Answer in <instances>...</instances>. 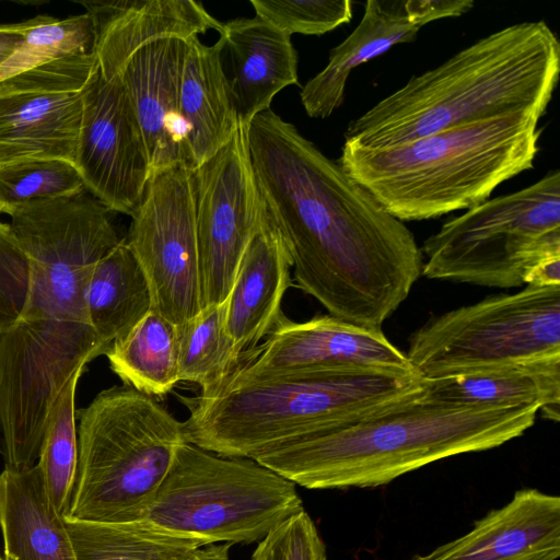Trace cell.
Here are the masks:
<instances>
[{"instance_id":"6da1fadb","label":"cell","mask_w":560,"mask_h":560,"mask_svg":"<svg viewBox=\"0 0 560 560\" xmlns=\"http://www.w3.org/2000/svg\"><path fill=\"white\" fill-rule=\"evenodd\" d=\"M86 191L28 201L0 219V434L5 467L34 466L52 405L104 349L85 294L121 238Z\"/></svg>"},{"instance_id":"7a4b0ae2","label":"cell","mask_w":560,"mask_h":560,"mask_svg":"<svg viewBox=\"0 0 560 560\" xmlns=\"http://www.w3.org/2000/svg\"><path fill=\"white\" fill-rule=\"evenodd\" d=\"M245 133L259 195L298 288L329 315L381 329L422 275L411 231L270 108Z\"/></svg>"},{"instance_id":"3957f363","label":"cell","mask_w":560,"mask_h":560,"mask_svg":"<svg viewBox=\"0 0 560 560\" xmlns=\"http://www.w3.org/2000/svg\"><path fill=\"white\" fill-rule=\"evenodd\" d=\"M538 411L433 401L423 384L252 459L307 489L377 488L434 462L499 447L533 427Z\"/></svg>"},{"instance_id":"277c9868","label":"cell","mask_w":560,"mask_h":560,"mask_svg":"<svg viewBox=\"0 0 560 560\" xmlns=\"http://www.w3.org/2000/svg\"><path fill=\"white\" fill-rule=\"evenodd\" d=\"M560 71V44L544 21L498 30L353 119L345 142L368 149L398 145L494 116H544Z\"/></svg>"},{"instance_id":"5b68a950","label":"cell","mask_w":560,"mask_h":560,"mask_svg":"<svg viewBox=\"0 0 560 560\" xmlns=\"http://www.w3.org/2000/svg\"><path fill=\"white\" fill-rule=\"evenodd\" d=\"M541 117L494 116L383 149L345 142L338 163L401 222L433 219L488 200L532 168Z\"/></svg>"},{"instance_id":"8992f818","label":"cell","mask_w":560,"mask_h":560,"mask_svg":"<svg viewBox=\"0 0 560 560\" xmlns=\"http://www.w3.org/2000/svg\"><path fill=\"white\" fill-rule=\"evenodd\" d=\"M416 370L342 365L187 398L186 442L254 458L423 388Z\"/></svg>"},{"instance_id":"52a82bcc","label":"cell","mask_w":560,"mask_h":560,"mask_svg":"<svg viewBox=\"0 0 560 560\" xmlns=\"http://www.w3.org/2000/svg\"><path fill=\"white\" fill-rule=\"evenodd\" d=\"M77 419L75 482L63 517L139 521L186 442L183 422L124 384L100 392Z\"/></svg>"},{"instance_id":"ba28073f","label":"cell","mask_w":560,"mask_h":560,"mask_svg":"<svg viewBox=\"0 0 560 560\" xmlns=\"http://www.w3.org/2000/svg\"><path fill=\"white\" fill-rule=\"evenodd\" d=\"M295 486L252 458L184 442L140 520L212 544L260 541L304 510Z\"/></svg>"},{"instance_id":"9c48e42d","label":"cell","mask_w":560,"mask_h":560,"mask_svg":"<svg viewBox=\"0 0 560 560\" xmlns=\"http://www.w3.org/2000/svg\"><path fill=\"white\" fill-rule=\"evenodd\" d=\"M429 279L511 289L560 257V173L486 200L445 222L422 246Z\"/></svg>"},{"instance_id":"30bf717a","label":"cell","mask_w":560,"mask_h":560,"mask_svg":"<svg viewBox=\"0 0 560 560\" xmlns=\"http://www.w3.org/2000/svg\"><path fill=\"white\" fill-rule=\"evenodd\" d=\"M405 354L425 380L560 357V285L525 284L430 318Z\"/></svg>"},{"instance_id":"8fae6325","label":"cell","mask_w":560,"mask_h":560,"mask_svg":"<svg viewBox=\"0 0 560 560\" xmlns=\"http://www.w3.org/2000/svg\"><path fill=\"white\" fill-rule=\"evenodd\" d=\"M124 238L145 276L152 311L178 326L202 310L192 168L151 175Z\"/></svg>"},{"instance_id":"7c38bea8","label":"cell","mask_w":560,"mask_h":560,"mask_svg":"<svg viewBox=\"0 0 560 560\" xmlns=\"http://www.w3.org/2000/svg\"><path fill=\"white\" fill-rule=\"evenodd\" d=\"M194 186L203 308L228 299L264 212L242 125L194 170Z\"/></svg>"},{"instance_id":"4fadbf2b","label":"cell","mask_w":560,"mask_h":560,"mask_svg":"<svg viewBox=\"0 0 560 560\" xmlns=\"http://www.w3.org/2000/svg\"><path fill=\"white\" fill-rule=\"evenodd\" d=\"M95 52L50 61L0 82V166L31 160L73 163L82 92Z\"/></svg>"},{"instance_id":"5bb4252c","label":"cell","mask_w":560,"mask_h":560,"mask_svg":"<svg viewBox=\"0 0 560 560\" xmlns=\"http://www.w3.org/2000/svg\"><path fill=\"white\" fill-rule=\"evenodd\" d=\"M73 164L85 189L109 211L132 215L152 175L144 137L119 77L98 68L82 92Z\"/></svg>"},{"instance_id":"9a60e30c","label":"cell","mask_w":560,"mask_h":560,"mask_svg":"<svg viewBox=\"0 0 560 560\" xmlns=\"http://www.w3.org/2000/svg\"><path fill=\"white\" fill-rule=\"evenodd\" d=\"M342 365L415 370L382 329L363 328L329 314L302 323L283 314L266 340L241 358L219 390Z\"/></svg>"},{"instance_id":"2e32d148","label":"cell","mask_w":560,"mask_h":560,"mask_svg":"<svg viewBox=\"0 0 560 560\" xmlns=\"http://www.w3.org/2000/svg\"><path fill=\"white\" fill-rule=\"evenodd\" d=\"M474 7L470 0H369L350 35L330 49L326 67L310 79L300 96L312 118H327L345 98L346 84L357 67L393 46L412 42L425 24L456 18Z\"/></svg>"},{"instance_id":"e0dca14e","label":"cell","mask_w":560,"mask_h":560,"mask_svg":"<svg viewBox=\"0 0 560 560\" xmlns=\"http://www.w3.org/2000/svg\"><path fill=\"white\" fill-rule=\"evenodd\" d=\"M186 47L178 38L147 44L119 75L144 137L152 174L178 164L194 170L179 106Z\"/></svg>"},{"instance_id":"ac0fdd59","label":"cell","mask_w":560,"mask_h":560,"mask_svg":"<svg viewBox=\"0 0 560 560\" xmlns=\"http://www.w3.org/2000/svg\"><path fill=\"white\" fill-rule=\"evenodd\" d=\"M560 497L534 488L513 493L475 521L469 532L409 560H557Z\"/></svg>"},{"instance_id":"d6986e66","label":"cell","mask_w":560,"mask_h":560,"mask_svg":"<svg viewBox=\"0 0 560 560\" xmlns=\"http://www.w3.org/2000/svg\"><path fill=\"white\" fill-rule=\"evenodd\" d=\"M95 31L98 70L106 80L119 77L141 47L164 38L187 40L222 23L194 0H113L81 2Z\"/></svg>"},{"instance_id":"ffe728a7","label":"cell","mask_w":560,"mask_h":560,"mask_svg":"<svg viewBox=\"0 0 560 560\" xmlns=\"http://www.w3.org/2000/svg\"><path fill=\"white\" fill-rule=\"evenodd\" d=\"M291 269L288 249L264 207L226 299L225 326L241 358L258 347L283 315Z\"/></svg>"},{"instance_id":"44dd1931","label":"cell","mask_w":560,"mask_h":560,"mask_svg":"<svg viewBox=\"0 0 560 560\" xmlns=\"http://www.w3.org/2000/svg\"><path fill=\"white\" fill-rule=\"evenodd\" d=\"M220 36L229 54L238 121L246 128L270 108L276 94L298 83V54L289 34L257 15L222 23Z\"/></svg>"},{"instance_id":"7402d4cb","label":"cell","mask_w":560,"mask_h":560,"mask_svg":"<svg viewBox=\"0 0 560 560\" xmlns=\"http://www.w3.org/2000/svg\"><path fill=\"white\" fill-rule=\"evenodd\" d=\"M179 106L194 170L234 136L240 121L223 67L224 39L205 45L198 36L186 40Z\"/></svg>"},{"instance_id":"603a6c76","label":"cell","mask_w":560,"mask_h":560,"mask_svg":"<svg viewBox=\"0 0 560 560\" xmlns=\"http://www.w3.org/2000/svg\"><path fill=\"white\" fill-rule=\"evenodd\" d=\"M424 397L468 406H538L545 418L558 421L560 357L424 378Z\"/></svg>"},{"instance_id":"cb8c5ba5","label":"cell","mask_w":560,"mask_h":560,"mask_svg":"<svg viewBox=\"0 0 560 560\" xmlns=\"http://www.w3.org/2000/svg\"><path fill=\"white\" fill-rule=\"evenodd\" d=\"M0 529L3 560H77L36 465L0 472Z\"/></svg>"},{"instance_id":"d4e9b609","label":"cell","mask_w":560,"mask_h":560,"mask_svg":"<svg viewBox=\"0 0 560 560\" xmlns=\"http://www.w3.org/2000/svg\"><path fill=\"white\" fill-rule=\"evenodd\" d=\"M85 301L104 355L151 311L145 276L125 238L96 262Z\"/></svg>"},{"instance_id":"484cf974","label":"cell","mask_w":560,"mask_h":560,"mask_svg":"<svg viewBox=\"0 0 560 560\" xmlns=\"http://www.w3.org/2000/svg\"><path fill=\"white\" fill-rule=\"evenodd\" d=\"M63 518L77 560H191L200 548L212 544L142 520Z\"/></svg>"},{"instance_id":"4316f807","label":"cell","mask_w":560,"mask_h":560,"mask_svg":"<svg viewBox=\"0 0 560 560\" xmlns=\"http://www.w3.org/2000/svg\"><path fill=\"white\" fill-rule=\"evenodd\" d=\"M105 355L124 385L145 395L164 396L179 382L176 326L152 310Z\"/></svg>"},{"instance_id":"83f0119b","label":"cell","mask_w":560,"mask_h":560,"mask_svg":"<svg viewBox=\"0 0 560 560\" xmlns=\"http://www.w3.org/2000/svg\"><path fill=\"white\" fill-rule=\"evenodd\" d=\"M225 313L226 300L176 326L179 382L198 384L202 396L215 394L241 361L226 330Z\"/></svg>"},{"instance_id":"f1b7e54d","label":"cell","mask_w":560,"mask_h":560,"mask_svg":"<svg viewBox=\"0 0 560 560\" xmlns=\"http://www.w3.org/2000/svg\"><path fill=\"white\" fill-rule=\"evenodd\" d=\"M85 369L75 372L62 387L49 412L36 466L47 497L66 516L73 494L77 460L75 392Z\"/></svg>"},{"instance_id":"f546056e","label":"cell","mask_w":560,"mask_h":560,"mask_svg":"<svg viewBox=\"0 0 560 560\" xmlns=\"http://www.w3.org/2000/svg\"><path fill=\"white\" fill-rule=\"evenodd\" d=\"M19 26L21 38L0 63V82L50 61L95 52L94 25L86 12L66 19L42 14Z\"/></svg>"},{"instance_id":"4dcf8cb0","label":"cell","mask_w":560,"mask_h":560,"mask_svg":"<svg viewBox=\"0 0 560 560\" xmlns=\"http://www.w3.org/2000/svg\"><path fill=\"white\" fill-rule=\"evenodd\" d=\"M73 163L31 160L0 166V214L33 200L58 198L84 190Z\"/></svg>"},{"instance_id":"1f68e13d","label":"cell","mask_w":560,"mask_h":560,"mask_svg":"<svg viewBox=\"0 0 560 560\" xmlns=\"http://www.w3.org/2000/svg\"><path fill=\"white\" fill-rule=\"evenodd\" d=\"M256 15L289 34L323 35L352 18L349 0H250Z\"/></svg>"},{"instance_id":"d6a6232c","label":"cell","mask_w":560,"mask_h":560,"mask_svg":"<svg viewBox=\"0 0 560 560\" xmlns=\"http://www.w3.org/2000/svg\"><path fill=\"white\" fill-rule=\"evenodd\" d=\"M252 560H327V556L314 521L303 510L258 541Z\"/></svg>"},{"instance_id":"836d02e7","label":"cell","mask_w":560,"mask_h":560,"mask_svg":"<svg viewBox=\"0 0 560 560\" xmlns=\"http://www.w3.org/2000/svg\"><path fill=\"white\" fill-rule=\"evenodd\" d=\"M525 284L560 285V257L550 258L536 265L526 275Z\"/></svg>"},{"instance_id":"e575fe53","label":"cell","mask_w":560,"mask_h":560,"mask_svg":"<svg viewBox=\"0 0 560 560\" xmlns=\"http://www.w3.org/2000/svg\"><path fill=\"white\" fill-rule=\"evenodd\" d=\"M20 38L19 23L0 25V63L12 54Z\"/></svg>"},{"instance_id":"d590c367","label":"cell","mask_w":560,"mask_h":560,"mask_svg":"<svg viewBox=\"0 0 560 560\" xmlns=\"http://www.w3.org/2000/svg\"><path fill=\"white\" fill-rule=\"evenodd\" d=\"M232 544H209L200 548L191 560H230L229 550Z\"/></svg>"},{"instance_id":"8d00e7d4","label":"cell","mask_w":560,"mask_h":560,"mask_svg":"<svg viewBox=\"0 0 560 560\" xmlns=\"http://www.w3.org/2000/svg\"><path fill=\"white\" fill-rule=\"evenodd\" d=\"M0 454H2V442H1V434H0Z\"/></svg>"},{"instance_id":"74e56055","label":"cell","mask_w":560,"mask_h":560,"mask_svg":"<svg viewBox=\"0 0 560 560\" xmlns=\"http://www.w3.org/2000/svg\"><path fill=\"white\" fill-rule=\"evenodd\" d=\"M0 560H3V557L0 555Z\"/></svg>"}]
</instances>
